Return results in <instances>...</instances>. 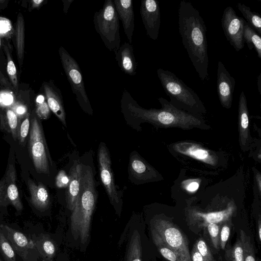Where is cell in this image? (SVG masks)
Masks as SVG:
<instances>
[{"mask_svg": "<svg viewBox=\"0 0 261 261\" xmlns=\"http://www.w3.org/2000/svg\"><path fill=\"white\" fill-rule=\"evenodd\" d=\"M158 100L162 106L161 109H146L140 106L129 92L124 89L120 108L127 124L134 128L141 123L148 122L162 127L208 129L200 117L176 108L163 97Z\"/></svg>", "mask_w": 261, "mask_h": 261, "instance_id": "6da1fadb", "label": "cell"}, {"mask_svg": "<svg viewBox=\"0 0 261 261\" xmlns=\"http://www.w3.org/2000/svg\"><path fill=\"white\" fill-rule=\"evenodd\" d=\"M178 29L184 46L199 77L203 82L208 81L206 25L198 10L184 0L178 8Z\"/></svg>", "mask_w": 261, "mask_h": 261, "instance_id": "7a4b0ae2", "label": "cell"}, {"mask_svg": "<svg viewBox=\"0 0 261 261\" xmlns=\"http://www.w3.org/2000/svg\"><path fill=\"white\" fill-rule=\"evenodd\" d=\"M82 163L80 192L70 217L71 234L82 245L89 240L92 216L95 209L97 193L92 166Z\"/></svg>", "mask_w": 261, "mask_h": 261, "instance_id": "3957f363", "label": "cell"}, {"mask_svg": "<svg viewBox=\"0 0 261 261\" xmlns=\"http://www.w3.org/2000/svg\"><path fill=\"white\" fill-rule=\"evenodd\" d=\"M157 74L170 99V103L174 107L197 116L205 112L204 105L197 93L174 73L159 68Z\"/></svg>", "mask_w": 261, "mask_h": 261, "instance_id": "277c9868", "label": "cell"}, {"mask_svg": "<svg viewBox=\"0 0 261 261\" xmlns=\"http://www.w3.org/2000/svg\"><path fill=\"white\" fill-rule=\"evenodd\" d=\"M93 22L96 31L105 45L117 53L120 46L119 18L113 0H106L102 8L94 13Z\"/></svg>", "mask_w": 261, "mask_h": 261, "instance_id": "5b68a950", "label": "cell"}, {"mask_svg": "<svg viewBox=\"0 0 261 261\" xmlns=\"http://www.w3.org/2000/svg\"><path fill=\"white\" fill-rule=\"evenodd\" d=\"M150 227L176 254L180 261H191L189 243L185 233L174 223L161 218H154Z\"/></svg>", "mask_w": 261, "mask_h": 261, "instance_id": "8992f818", "label": "cell"}, {"mask_svg": "<svg viewBox=\"0 0 261 261\" xmlns=\"http://www.w3.org/2000/svg\"><path fill=\"white\" fill-rule=\"evenodd\" d=\"M62 67L80 107L86 113L92 115L93 109L85 90L81 69L76 60L62 46L59 49Z\"/></svg>", "mask_w": 261, "mask_h": 261, "instance_id": "52a82bcc", "label": "cell"}, {"mask_svg": "<svg viewBox=\"0 0 261 261\" xmlns=\"http://www.w3.org/2000/svg\"><path fill=\"white\" fill-rule=\"evenodd\" d=\"M28 148L35 168L38 173L49 175L53 166L42 126L37 118L31 119Z\"/></svg>", "mask_w": 261, "mask_h": 261, "instance_id": "ba28073f", "label": "cell"}, {"mask_svg": "<svg viewBox=\"0 0 261 261\" xmlns=\"http://www.w3.org/2000/svg\"><path fill=\"white\" fill-rule=\"evenodd\" d=\"M98 161L101 181L111 204L120 216L122 205V194L115 184L109 150L103 142H101L98 147Z\"/></svg>", "mask_w": 261, "mask_h": 261, "instance_id": "9c48e42d", "label": "cell"}, {"mask_svg": "<svg viewBox=\"0 0 261 261\" xmlns=\"http://www.w3.org/2000/svg\"><path fill=\"white\" fill-rule=\"evenodd\" d=\"M245 22V20L238 16L231 7L228 6L224 10L221 26L227 41L237 51L244 46L243 34Z\"/></svg>", "mask_w": 261, "mask_h": 261, "instance_id": "30bf717a", "label": "cell"}, {"mask_svg": "<svg viewBox=\"0 0 261 261\" xmlns=\"http://www.w3.org/2000/svg\"><path fill=\"white\" fill-rule=\"evenodd\" d=\"M235 210L233 204L222 210L207 213L192 210L188 213L187 220L191 229L196 232L205 229L210 223L221 224L230 220Z\"/></svg>", "mask_w": 261, "mask_h": 261, "instance_id": "8fae6325", "label": "cell"}, {"mask_svg": "<svg viewBox=\"0 0 261 261\" xmlns=\"http://www.w3.org/2000/svg\"><path fill=\"white\" fill-rule=\"evenodd\" d=\"M126 241L125 261H144L141 229L131 219L124 229L119 241Z\"/></svg>", "mask_w": 261, "mask_h": 261, "instance_id": "7c38bea8", "label": "cell"}, {"mask_svg": "<svg viewBox=\"0 0 261 261\" xmlns=\"http://www.w3.org/2000/svg\"><path fill=\"white\" fill-rule=\"evenodd\" d=\"M16 172L13 165L0 180V207L12 204L16 210L21 211L23 207L16 186Z\"/></svg>", "mask_w": 261, "mask_h": 261, "instance_id": "4fadbf2b", "label": "cell"}, {"mask_svg": "<svg viewBox=\"0 0 261 261\" xmlns=\"http://www.w3.org/2000/svg\"><path fill=\"white\" fill-rule=\"evenodd\" d=\"M140 10L147 35L151 39L156 40L159 36L161 24L159 2L156 0H142Z\"/></svg>", "mask_w": 261, "mask_h": 261, "instance_id": "5bb4252c", "label": "cell"}, {"mask_svg": "<svg viewBox=\"0 0 261 261\" xmlns=\"http://www.w3.org/2000/svg\"><path fill=\"white\" fill-rule=\"evenodd\" d=\"M235 85L234 79L231 76L223 63L218 61L217 91L220 103L225 108L229 109L232 106Z\"/></svg>", "mask_w": 261, "mask_h": 261, "instance_id": "9a60e30c", "label": "cell"}, {"mask_svg": "<svg viewBox=\"0 0 261 261\" xmlns=\"http://www.w3.org/2000/svg\"><path fill=\"white\" fill-rule=\"evenodd\" d=\"M130 180L135 184H140L156 177V171L137 152H132L128 165Z\"/></svg>", "mask_w": 261, "mask_h": 261, "instance_id": "2e32d148", "label": "cell"}, {"mask_svg": "<svg viewBox=\"0 0 261 261\" xmlns=\"http://www.w3.org/2000/svg\"><path fill=\"white\" fill-rule=\"evenodd\" d=\"M46 102L50 110L54 113L63 125L66 127V113L60 90L50 81L43 84Z\"/></svg>", "mask_w": 261, "mask_h": 261, "instance_id": "e0dca14e", "label": "cell"}, {"mask_svg": "<svg viewBox=\"0 0 261 261\" xmlns=\"http://www.w3.org/2000/svg\"><path fill=\"white\" fill-rule=\"evenodd\" d=\"M119 19L122 23L124 33L132 44L134 31V13L132 0H113Z\"/></svg>", "mask_w": 261, "mask_h": 261, "instance_id": "ac0fdd59", "label": "cell"}, {"mask_svg": "<svg viewBox=\"0 0 261 261\" xmlns=\"http://www.w3.org/2000/svg\"><path fill=\"white\" fill-rule=\"evenodd\" d=\"M5 230L6 237L10 243L13 250L26 261L28 255L31 249L35 247L32 241H29L27 237L19 232L5 225L2 226Z\"/></svg>", "mask_w": 261, "mask_h": 261, "instance_id": "d6986e66", "label": "cell"}, {"mask_svg": "<svg viewBox=\"0 0 261 261\" xmlns=\"http://www.w3.org/2000/svg\"><path fill=\"white\" fill-rule=\"evenodd\" d=\"M82 163L75 160L70 168L69 176L70 181L67 188L66 201L67 207L72 212L75 205L81 187Z\"/></svg>", "mask_w": 261, "mask_h": 261, "instance_id": "ffe728a7", "label": "cell"}, {"mask_svg": "<svg viewBox=\"0 0 261 261\" xmlns=\"http://www.w3.org/2000/svg\"><path fill=\"white\" fill-rule=\"evenodd\" d=\"M174 149L181 154L199 160L211 165L217 163L216 157L208 150L199 145L190 142H180L174 146Z\"/></svg>", "mask_w": 261, "mask_h": 261, "instance_id": "44dd1931", "label": "cell"}, {"mask_svg": "<svg viewBox=\"0 0 261 261\" xmlns=\"http://www.w3.org/2000/svg\"><path fill=\"white\" fill-rule=\"evenodd\" d=\"M238 112L240 146L242 149L246 150L250 143L249 119L246 97L243 91L240 95Z\"/></svg>", "mask_w": 261, "mask_h": 261, "instance_id": "7402d4cb", "label": "cell"}, {"mask_svg": "<svg viewBox=\"0 0 261 261\" xmlns=\"http://www.w3.org/2000/svg\"><path fill=\"white\" fill-rule=\"evenodd\" d=\"M115 55L118 66L123 72L131 76L136 74L137 63L132 44L124 42L120 46Z\"/></svg>", "mask_w": 261, "mask_h": 261, "instance_id": "603a6c76", "label": "cell"}, {"mask_svg": "<svg viewBox=\"0 0 261 261\" xmlns=\"http://www.w3.org/2000/svg\"><path fill=\"white\" fill-rule=\"evenodd\" d=\"M28 185L32 204L39 210L47 209L50 204V198L45 186L41 182L36 185L29 178Z\"/></svg>", "mask_w": 261, "mask_h": 261, "instance_id": "cb8c5ba5", "label": "cell"}, {"mask_svg": "<svg viewBox=\"0 0 261 261\" xmlns=\"http://www.w3.org/2000/svg\"><path fill=\"white\" fill-rule=\"evenodd\" d=\"M32 241L44 261H54L56 249L49 237L40 234L34 237Z\"/></svg>", "mask_w": 261, "mask_h": 261, "instance_id": "d4e9b609", "label": "cell"}, {"mask_svg": "<svg viewBox=\"0 0 261 261\" xmlns=\"http://www.w3.org/2000/svg\"><path fill=\"white\" fill-rule=\"evenodd\" d=\"M0 118L1 126L11 133L15 140L17 139L19 128L18 117L13 110L7 108L5 113H0Z\"/></svg>", "mask_w": 261, "mask_h": 261, "instance_id": "484cf974", "label": "cell"}, {"mask_svg": "<svg viewBox=\"0 0 261 261\" xmlns=\"http://www.w3.org/2000/svg\"><path fill=\"white\" fill-rule=\"evenodd\" d=\"M15 29L16 54L19 66L21 67L24 54V22L21 13L17 16Z\"/></svg>", "mask_w": 261, "mask_h": 261, "instance_id": "4316f807", "label": "cell"}, {"mask_svg": "<svg viewBox=\"0 0 261 261\" xmlns=\"http://www.w3.org/2000/svg\"><path fill=\"white\" fill-rule=\"evenodd\" d=\"M243 37L249 49L255 48L257 57L261 59V38L260 35L245 21Z\"/></svg>", "mask_w": 261, "mask_h": 261, "instance_id": "83f0119b", "label": "cell"}, {"mask_svg": "<svg viewBox=\"0 0 261 261\" xmlns=\"http://www.w3.org/2000/svg\"><path fill=\"white\" fill-rule=\"evenodd\" d=\"M237 8L246 19V22L259 35L261 34V17L258 13L252 11L251 9L244 4H237Z\"/></svg>", "mask_w": 261, "mask_h": 261, "instance_id": "f1b7e54d", "label": "cell"}, {"mask_svg": "<svg viewBox=\"0 0 261 261\" xmlns=\"http://www.w3.org/2000/svg\"><path fill=\"white\" fill-rule=\"evenodd\" d=\"M152 241L161 255L168 261H180L176 254L162 241L159 235L150 227Z\"/></svg>", "mask_w": 261, "mask_h": 261, "instance_id": "f546056e", "label": "cell"}, {"mask_svg": "<svg viewBox=\"0 0 261 261\" xmlns=\"http://www.w3.org/2000/svg\"><path fill=\"white\" fill-rule=\"evenodd\" d=\"M4 50L5 51V54L7 57V70L10 80L12 86L15 91L18 92V82L17 76V70L12 58L11 55L9 50V47L7 44L4 45Z\"/></svg>", "mask_w": 261, "mask_h": 261, "instance_id": "4dcf8cb0", "label": "cell"}, {"mask_svg": "<svg viewBox=\"0 0 261 261\" xmlns=\"http://www.w3.org/2000/svg\"><path fill=\"white\" fill-rule=\"evenodd\" d=\"M240 239L242 242L243 249L244 261H256L250 237L248 236L243 230H240Z\"/></svg>", "mask_w": 261, "mask_h": 261, "instance_id": "1f68e13d", "label": "cell"}, {"mask_svg": "<svg viewBox=\"0 0 261 261\" xmlns=\"http://www.w3.org/2000/svg\"><path fill=\"white\" fill-rule=\"evenodd\" d=\"M0 252L5 261H16L14 251L2 232H0Z\"/></svg>", "mask_w": 261, "mask_h": 261, "instance_id": "d6a6232c", "label": "cell"}, {"mask_svg": "<svg viewBox=\"0 0 261 261\" xmlns=\"http://www.w3.org/2000/svg\"><path fill=\"white\" fill-rule=\"evenodd\" d=\"M225 256L229 261H244L243 249L240 238L231 248L226 250Z\"/></svg>", "mask_w": 261, "mask_h": 261, "instance_id": "836d02e7", "label": "cell"}, {"mask_svg": "<svg viewBox=\"0 0 261 261\" xmlns=\"http://www.w3.org/2000/svg\"><path fill=\"white\" fill-rule=\"evenodd\" d=\"M35 112L41 119H46L50 115V110L45 101V98L42 95H39L36 98Z\"/></svg>", "mask_w": 261, "mask_h": 261, "instance_id": "e575fe53", "label": "cell"}, {"mask_svg": "<svg viewBox=\"0 0 261 261\" xmlns=\"http://www.w3.org/2000/svg\"><path fill=\"white\" fill-rule=\"evenodd\" d=\"M221 224L210 223L206 228L211 238L212 244L216 249L219 248V236Z\"/></svg>", "mask_w": 261, "mask_h": 261, "instance_id": "d590c367", "label": "cell"}, {"mask_svg": "<svg viewBox=\"0 0 261 261\" xmlns=\"http://www.w3.org/2000/svg\"><path fill=\"white\" fill-rule=\"evenodd\" d=\"M201 256L207 261H215L214 256L205 241L199 239L194 245Z\"/></svg>", "mask_w": 261, "mask_h": 261, "instance_id": "8d00e7d4", "label": "cell"}, {"mask_svg": "<svg viewBox=\"0 0 261 261\" xmlns=\"http://www.w3.org/2000/svg\"><path fill=\"white\" fill-rule=\"evenodd\" d=\"M14 33V29L10 20L5 17H0V36L10 38Z\"/></svg>", "mask_w": 261, "mask_h": 261, "instance_id": "74e56055", "label": "cell"}, {"mask_svg": "<svg viewBox=\"0 0 261 261\" xmlns=\"http://www.w3.org/2000/svg\"><path fill=\"white\" fill-rule=\"evenodd\" d=\"M230 232V225L228 221L221 224L219 236V246L222 250L225 248Z\"/></svg>", "mask_w": 261, "mask_h": 261, "instance_id": "f35d334b", "label": "cell"}, {"mask_svg": "<svg viewBox=\"0 0 261 261\" xmlns=\"http://www.w3.org/2000/svg\"><path fill=\"white\" fill-rule=\"evenodd\" d=\"M30 114L27 113L19 128L18 139L20 143H23L27 137L30 128Z\"/></svg>", "mask_w": 261, "mask_h": 261, "instance_id": "ab89813d", "label": "cell"}, {"mask_svg": "<svg viewBox=\"0 0 261 261\" xmlns=\"http://www.w3.org/2000/svg\"><path fill=\"white\" fill-rule=\"evenodd\" d=\"M70 181L69 175L65 171L60 170L55 178V185L58 188H67Z\"/></svg>", "mask_w": 261, "mask_h": 261, "instance_id": "60d3db41", "label": "cell"}, {"mask_svg": "<svg viewBox=\"0 0 261 261\" xmlns=\"http://www.w3.org/2000/svg\"><path fill=\"white\" fill-rule=\"evenodd\" d=\"M12 95L8 92H3L0 93V105L7 106L13 102Z\"/></svg>", "mask_w": 261, "mask_h": 261, "instance_id": "b9f144b4", "label": "cell"}, {"mask_svg": "<svg viewBox=\"0 0 261 261\" xmlns=\"http://www.w3.org/2000/svg\"><path fill=\"white\" fill-rule=\"evenodd\" d=\"M190 255L191 261H207L201 256L194 246L190 253Z\"/></svg>", "mask_w": 261, "mask_h": 261, "instance_id": "7bdbcfd3", "label": "cell"}, {"mask_svg": "<svg viewBox=\"0 0 261 261\" xmlns=\"http://www.w3.org/2000/svg\"><path fill=\"white\" fill-rule=\"evenodd\" d=\"M13 110L18 117L20 116H25L24 114L26 112L27 108L24 106L19 104L16 105Z\"/></svg>", "mask_w": 261, "mask_h": 261, "instance_id": "ee69618b", "label": "cell"}, {"mask_svg": "<svg viewBox=\"0 0 261 261\" xmlns=\"http://www.w3.org/2000/svg\"><path fill=\"white\" fill-rule=\"evenodd\" d=\"M63 3V12L66 14L68 13L69 8L74 0H62Z\"/></svg>", "mask_w": 261, "mask_h": 261, "instance_id": "f6af8a7d", "label": "cell"}, {"mask_svg": "<svg viewBox=\"0 0 261 261\" xmlns=\"http://www.w3.org/2000/svg\"><path fill=\"white\" fill-rule=\"evenodd\" d=\"M199 184L195 181L191 182L187 187V190L190 192H194L198 189Z\"/></svg>", "mask_w": 261, "mask_h": 261, "instance_id": "bcb514c9", "label": "cell"}, {"mask_svg": "<svg viewBox=\"0 0 261 261\" xmlns=\"http://www.w3.org/2000/svg\"><path fill=\"white\" fill-rule=\"evenodd\" d=\"M45 1L44 0H33L31 1L32 8H39Z\"/></svg>", "mask_w": 261, "mask_h": 261, "instance_id": "7dc6e473", "label": "cell"}, {"mask_svg": "<svg viewBox=\"0 0 261 261\" xmlns=\"http://www.w3.org/2000/svg\"><path fill=\"white\" fill-rule=\"evenodd\" d=\"M257 235L259 241L261 240V220L260 218L259 217V219L258 220L257 226Z\"/></svg>", "mask_w": 261, "mask_h": 261, "instance_id": "c3c4849f", "label": "cell"}, {"mask_svg": "<svg viewBox=\"0 0 261 261\" xmlns=\"http://www.w3.org/2000/svg\"><path fill=\"white\" fill-rule=\"evenodd\" d=\"M257 86L258 91L260 94H261V73H259L257 79Z\"/></svg>", "mask_w": 261, "mask_h": 261, "instance_id": "681fc988", "label": "cell"}, {"mask_svg": "<svg viewBox=\"0 0 261 261\" xmlns=\"http://www.w3.org/2000/svg\"><path fill=\"white\" fill-rule=\"evenodd\" d=\"M256 179H257V181L258 182V189H259V192H260V186H261V179H260V174H258L256 176Z\"/></svg>", "mask_w": 261, "mask_h": 261, "instance_id": "f907efd6", "label": "cell"}, {"mask_svg": "<svg viewBox=\"0 0 261 261\" xmlns=\"http://www.w3.org/2000/svg\"><path fill=\"white\" fill-rule=\"evenodd\" d=\"M62 261H70L67 257L65 256V259Z\"/></svg>", "mask_w": 261, "mask_h": 261, "instance_id": "816d5d0a", "label": "cell"}, {"mask_svg": "<svg viewBox=\"0 0 261 261\" xmlns=\"http://www.w3.org/2000/svg\"><path fill=\"white\" fill-rule=\"evenodd\" d=\"M5 1H3V0H0V4H3V3H4Z\"/></svg>", "mask_w": 261, "mask_h": 261, "instance_id": "f5cc1de1", "label": "cell"}, {"mask_svg": "<svg viewBox=\"0 0 261 261\" xmlns=\"http://www.w3.org/2000/svg\"><path fill=\"white\" fill-rule=\"evenodd\" d=\"M1 45H2L1 37V36H0V50H1Z\"/></svg>", "mask_w": 261, "mask_h": 261, "instance_id": "db71d44e", "label": "cell"}, {"mask_svg": "<svg viewBox=\"0 0 261 261\" xmlns=\"http://www.w3.org/2000/svg\"><path fill=\"white\" fill-rule=\"evenodd\" d=\"M0 261H3L1 258H0Z\"/></svg>", "mask_w": 261, "mask_h": 261, "instance_id": "11a10c76", "label": "cell"}]
</instances>
